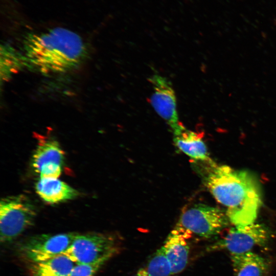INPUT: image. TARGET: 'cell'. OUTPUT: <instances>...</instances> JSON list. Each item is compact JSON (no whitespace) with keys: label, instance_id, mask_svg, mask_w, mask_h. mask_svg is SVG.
I'll list each match as a JSON object with an SVG mask.
<instances>
[{"label":"cell","instance_id":"cell-4","mask_svg":"<svg viewBox=\"0 0 276 276\" xmlns=\"http://www.w3.org/2000/svg\"><path fill=\"white\" fill-rule=\"evenodd\" d=\"M36 215L33 203L23 195L2 199L0 203L1 242L6 243L18 237L32 224Z\"/></svg>","mask_w":276,"mask_h":276},{"label":"cell","instance_id":"cell-17","mask_svg":"<svg viewBox=\"0 0 276 276\" xmlns=\"http://www.w3.org/2000/svg\"><path fill=\"white\" fill-rule=\"evenodd\" d=\"M104 265L103 263H77L68 276H94Z\"/></svg>","mask_w":276,"mask_h":276},{"label":"cell","instance_id":"cell-13","mask_svg":"<svg viewBox=\"0 0 276 276\" xmlns=\"http://www.w3.org/2000/svg\"><path fill=\"white\" fill-rule=\"evenodd\" d=\"M64 153L58 143L52 140H40L32 157V166L38 173L45 165L57 164L62 166Z\"/></svg>","mask_w":276,"mask_h":276},{"label":"cell","instance_id":"cell-10","mask_svg":"<svg viewBox=\"0 0 276 276\" xmlns=\"http://www.w3.org/2000/svg\"><path fill=\"white\" fill-rule=\"evenodd\" d=\"M172 132L175 145L183 153L194 160L212 162L206 146L200 134L187 129L181 123Z\"/></svg>","mask_w":276,"mask_h":276},{"label":"cell","instance_id":"cell-8","mask_svg":"<svg viewBox=\"0 0 276 276\" xmlns=\"http://www.w3.org/2000/svg\"><path fill=\"white\" fill-rule=\"evenodd\" d=\"M153 92L151 104L157 113L162 118L173 131L180 124L178 121L176 99L171 82L165 77L154 74L149 78Z\"/></svg>","mask_w":276,"mask_h":276},{"label":"cell","instance_id":"cell-12","mask_svg":"<svg viewBox=\"0 0 276 276\" xmlns=\"http://www.w3.org/2000/svg\"><path fill=\"white\" fill-rule=\"evenodd\" d=\"M35 189L42 199L50 203L72 199L78 195L75 189L55 178H40L36 183Z\"/></svg>","mask_w":276,"mask_h":276},{"label":"cell","instance_id":"cell-16","mask_svg":"<svg viewBox=\"0 0 276 276\" xmlns=\"http://www.w3.org/2000/svg\"><path fill=\"white\" fill-rule=\"evenodd\" d=\"M21 57L11 47L5 45L1 47V73L4 79L8 78L21 66Z\"/></svg>","mask_w":276,"mask_h":276},{"label":"cell","instance_id":"cell-3","mask_svg":"<svg viewBox=\"0 0 276 276\" xmlns=\"http://www.w3.org/2000/svg\"><path fill=\"white\" fill-rule=\"evenodd\" d=\"M120 248V240L114 235L97 232L77 233L71 246L64 254L76 263L105 264Z\"/></svg>","mask_w":276,"mask_h":276},{"label":"cell","instance_id":"cell-14","mask_svg":"<svg viewBox=\"0 0 276 276\" xmlns=\"http://www.w3.org/2000/svg\"><path fill=\"white\" fill-rule=\"evenodd\" d=\"M77 263L65 254L50 260L30 264V276H68Z\"/></svg>","mask_w":276,"mask_h":276},{"label":"cell","instance_id":"cell-1","mask_svg":"<svg viewBox=\"0 0 276 276\" xmlns=\"http://www.w3.org/2000/svg\"><path fill=\"white\" fill-rule=\"evenodd\" d=\"M210 166L204 183L215 199L226 208L229 222L235 226L255 222L262 204L257 179L245 170L212 162Z\"/></svg>","mask_w":276,"mask_h":276},{"label":"cell","instance_id":"cell-6","mask_svg":"<svg viewBox=\"0 0 276 276\" xmlns=\"http://www.w3.org/2000/svg\"><path fill=\"white\" fill-rule=\"evenodd\" d=\"M270 233L264 225L252 223L232 227L226 236L206 248L207 251L225 250L230 254L250 251L255 246H264L268 242Z\"/></svg>","mask_w":276,"mask_h":276},{"label":"cell","instance_id":"cell-9","mask_svg":"<svg viewBox=\"0 0 276 276\" xmlns=\"http://www.w3.org/2000/svg\"><path fill=\"white\" fill-rule=\"evenodd\" d=\"M191 236L176 225L164 243L163 246L170 262L173 275L181 272L188 264L190 253L188 240Z\"/></svg>","mask_w":276,"mask_h":276},{"label":"cell","instance_id":"cell-5","mask_svg":"<svg viewBox=\"0 0 276 276\" xmlns=\"http://www.w3.org/2000/svg\"><path fill=\"white\" fill-rule=\"evenodd\" d=\"M229 222L220 209L198 203L183 211L176 225L191 235L209 238L219 234Z\"/></svg>","mask_w":276,"mask_h":276},{"label":"cell","instance_id":"cell-11","mask_svg":"<svg viewBox=\"0 0 276 276\" xmlns=\"http://www.w3.org/2000/svg\"><path fill=\"white\" fill-rule=\"evenodd\" d=\"M234 276H267L270 266L263 257L251 251L230 254Z\"/></svg>","mask_w":276,"mask_h":276},{"label":"cell","instance_id":"cell-7","mask_svg":"<svg viewBox=\"0 0 276 276\" xmlns=\"http://www.w3.org/2000/svg\"><path fill=\"white\" fill-rule=\"evenodd\" d=\"M76 234L66 233L33 236L20 244L18 252L30 264L43 262L65 253Z\"/></svg>","mask_w":276,"mask_h":276},{"label":"cell","instance_id":"cell-2","mask_svg":"<svg viewBox=\"0 0 276 276\" xmlns=\"http://www.w3.org/2000/svg\"><path fill=\"white\" fill-rule=\"evenodd\" d=\"M25 59L41 73L66 72L85 58L86 49L81 37L65 28L29 34L24 42Z\"/></svg>","mask_w":276,"mask_h":276},{"label":"cell","instance_id":"cell-15","mask_svg":"<svg viewBox=\"0 0 276 276\" xmlns=\"http://www.w3.org/2000/svg\"><path fill=\"white\" fill-rule=\"evenodd\" d=\"M137 276H173L172 269L162 246L136 273Z\"/></svg>","mask_w":276,"mask_h":276}]
</instances>
